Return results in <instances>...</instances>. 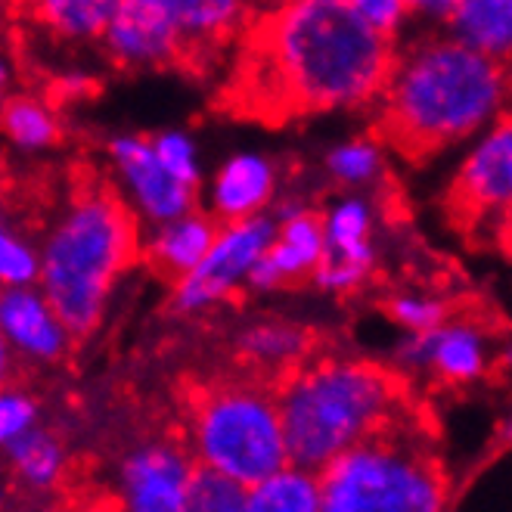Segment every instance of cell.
<instances>
[{
  "label": "cell",
  "mask_w": 512,
  "mask_h": 512,
  "mask_svg": "<svg viewBox=\"0 0 512 512\" xmlns=\"http://www.w3.org/2000/svg\"><path fill=\"white\" fill-rule=\"evenodd\" d=\"M376 212L364 196L345 193L320 215L323 227V258L314 270V283L323 292H354L373 274Z\"/></svg>",
  "instance_id": "obj_8"
},
{
  "label": "cell",
  "mask_w": 512,
  "mask_h": 512,
  "mask_svg": "<svg viewBox=\"0 0 512 512\" xmlns=\"http://www.w3.org/2000/svg\"><path fill=\"white\" fill-rule=\"evenodd\" d=\"M115 10V0H50L41 4V19L63 38H100Z\"/></svg>",
  "instance_id": "obj_24"
},
{
  "label": "cell",
  "mask_w": 512,
  "mask_h": 512,
  "mask_svg": "<svg viewBox=\"0 0 512 512\" xmlns=\"http://www.w3.org/2000/svg\"><path fill=\"white\" fill-rule=\"evenodd\" d=\"M382 146L370 137L345 140L329 149L326 156V171L333 174L336 184L342 187H367L382 174Z\"/></svg>",
  "instance_id": "obj_25"
},
{
  "label": "cell",
  "mask_w": 512,
  "mask_h": 512,
  "mask_svg": "<svg viewBox=\"0 0 512 512\" xmlns=\"http://www.w3.org/2000/svg\"><path fill=\"white\" fill-rule=\"evenodd\" d=\"M401 367L432 370L450 385H466L494 367V339L472 320H444L432 333L407 336L398 348Z\"/></svg>",
  "instance_id": "obj_12"
},
{
  "label": "cell",
  "mask_w": 512,
  "mask_h": 512,
  "mask_svg": "<svg viewBox=\"0 0 512 512\" xmlns=\"http://www.w3.org/2000/svg\"><path fill=\"white\" fill-rule=\"evenodd\" d=\"M190 457L246 491L289 466L274 388L252 379L202 385L190 407Z\"/></svg>",
  "instance_id": "obj_6"
},
{
  "label": "cell",
  "mask_w": 512,
  "mask_h": 512,
  "mask_svg": "<svg viewBox=\"0 0 512 512\" xmlns=\"http://www.w3.org/2000/svg\"><path fill=\"white\" fill-rule=\"evenodd\" d=\"M7 460L13 463L16 475L25 481L28 488H53L59 475L66 469V450L59 444V438L41 426H35L32 432H25L22 438H16L10 447H4Z\"/></svg>",
  "instance_id": "obj_21"
},
{
  "label": "cell",
  "mask_w": 512,
  "mask_h": 512,
  "mask_svg": "<svg viewBox=\"0 0 512 512\" xmlns=\"http://www.w3.org/2000/svg\"><path fill=\"white\" fill-rule=\"evenodd\" d=\"M109 162L122 184V202L137 221L159 227L196 208V190L159 165L149 149V137H115L109 143Z\"/></svg>",
  "instance_id": "obj_9"
},
{
  "label": "cell",
  "mask_w": 512,
  "mask_h": 512,
  "mask_svg": "<svg viewBox=\"0 0 512 512\" xmlns=\"http://www.w3.org/2000/svg\"><path fill=\"white\" fill-rule=\"evenodd\" d=\"M7 84H10V63H7L4 56H0V90H4Z\"/></svg>",
  "instance_id": "obj_33"
},
{
  "label": "cell",
  "mask_w": 512,
  "mask_h": 512,
  "mask_svg": "<svg viewBox=\"0 0 512 512\" xmlns=\"http://www.w3.org/2000/svg\"><path fill=\"white\" fill-rule=\"evenodd\" d=\"M218 227L221 224L212 215L193 208L187 215L153 227V236L146 239L143 252L159 274L177 283V280H184L190 270H196L199 261L208 255V249H212L218 236Z\"/></svg>",
  "instance_id": "obj_17"
},
{
  "label": "cell",
  "mask_w": 512,
  "mask_h": 512,
  "mask_svg": "<svg viewBox=\"0 0 512 512\" xmlns=\"http://www.w3.org/2000/svg\"><path fill=\"white\" fill-rule=\"evenodd\" d=\"M320 258H323L320 212L305 208L301 215L277 224L274 243L267 246L261 261L252 267L246 286L255 292H277L289 283L314 277Z\"/></svg>",
  "instance_id": "obj_15"
},
{
  "label": "cell",
  "mask_w": 512,
  "mask_h": 512,
  "mask_svg": "<svg viewBox=\"0 0 512 512\" xmlns=\"http://www.w3.org/2000/svg\"><path fill=\"white\" fill-rule=\"evenodd\" d=\"M320 512H447V472L426 435L404 423L351 447L317 472Z\"/></svg>",
  "instance_id": "obj_5"
},
{
  "label": "cell",
  "mask_w": 512,
  "mask_h": 512,
  "mask_svg": "<svg viewBox=\"0 0 512 512\" xmlns=\"http://www.w3.org/2000/svg\"><path fill=\"white\" fill-rule=\"evenodd\" d=\"M277 410L289 466L320 472L404 413L398 373L357 357H323L280 376Z\"/></svg>",
  "instance_id": "obj_3"
},
{
  "label": "cell",
  "mask_w": 512,
  "mask_h": 512,
  "mask_svg": "<svg viewBox=\"0 0 512 512\" xmlns=\"http://www.w3.org/2000/svg\"><path fill=\"white\" fill-rule=\"evenodd\" d=\"M506 63L450 38H432L395 56L382 87V134L410 159L488 131L503 118Z\"/></svg>",
  "instance_id": "obj_2"
},
{
  "label": "cell",
  "mask_w": 512,
  "mask_h": 512,
  "mask_svg": "<svg viewBox=\"0 0 512 512\" xmlns=\"http://www.w3.org/2000/svg\"><path fill=\"white\" fill-rule=\"evenodd\" d=\"M149 149L159 159L162 168H168L180 184H187L199 190L202 184V168H199V153L190 134L184 131H162L156 137H149Z\"/></svg>",
  "instance_id": "obj_28"
},
{
  "label": "cell",
  "mask_w": 512,
  "mask_h": 512,
  "mask_svg": "<svg viewBox=\"0 0 512 512\" xmlns=\"http://www.w3.org/2000/svg\"><path fill=\"white\" fill-rule=\"evenodd\" d=\"M165 7L184 41L221 38L246 16V10L233 0H165Z\"/></svg>",
  "instance_id": "obj_22"
},
{
  "label": "cell",
  "mask_w": 512,
  "mask_h": 512,
  "mask_svg": "<svg viewBox=\"0 0 512 512\" xmlns=\"http://www.w3.org/2000/svg\"><path fill=\"white\" fill-rule=\"evenodd\" d=\"M0 128L19 149H47L59 140V122L41 100L13 97L0 109Z\"/></svg>",
  "instance_id": "obj_23"
},
{
  "label": "cell",
  "mask_w": 512,
  "mask_h": 512,
  "mask_svg": "<svg viewBox=\"0 0 512 512\" xmlns=\"http://www.w3.org/2000/svg\"><path fill=\"white\" fill-rule=\"evenodd\" d=\"M277 196V165L261 153H236L230 156L215 180L208 199L218 224H236L258 215H267V205Z\"/></svg>",
  "instance_id": "obj_16"
},
{
  "label": "cell",
  "mask_w": 512,
  "mask_h": 512,
  "mask_svg": "<svg viewBox=\"0 0 512 512\" xmlns=\"http://www.w3.org/2000/svg\"><path fill=\"white\" fill-rule=\"evenodd\" d=\"M140 255V221L112 187H84L38 249V289L75 339L100 326L109 295Z\"/></svg>",
  "instance_id": "obj_4"
},
{
  "label": "cell",
  "mask_w": 512,
  "mask_h": 512,
  "mask_svg": "<svg viewBox=\"0 0 512 512\" xmlns=\"http://www.w3.org/2000/svg\"><path fill=\"white\" fill-rule=\"evenodd\" d=\"M13 373H16V357H13V351L7 348V342L0 339V388H7V385H10Z\"/></svg>",
  "instance_id": "obj_32"
},
{
  "label": "cell",
  "mask_w": 512,
  "mask_h": 512,
  "mask_svg": "<svg viewBox=\"0 0 512 512\" xmlns=\"http://www.w3.org/2000/svg\"><path fill=\"white\" fill-rule=\"evenodd\" d=\"M4 497H7V491H4V485H0V506H4Z\"/></svg>",
  "instance_id": "obj_34"
},
{
  "label": "cell",
  "mask_w": 512,
  "mask_h": 512,
  "mask_svg": "<svg viewBox=\"0 0 512 512\" xmlns=\"http://www.w3.org/2000/svg\"><path fill=\"white\" fill-rule=\"evenodd\" d=\"M388 314H391V320H398L410 336H416V333H432L435 326H441L444 320H450L447 305H444L441 298L413 295V292L391 298Z\"/></svg>",
  "instance_id": "obj_29"
},
{
  "label": "cell",
  "mask_w": 512,
  "mask_h": 512,
  "mask_svg": "<svg viewBox=\"0 0 512 512\" xmlns=\"http://www.w3.org/2000/svg\"><path fill=\"white\" fill-rule=\"evenodd\" d=\"M348 4L357 13V19L385 41H395L401 25L413 13V7L404 4V0H348Z\"/></svg>",
  "instance_id": "obj_31"
},
{
  "label": "cell",
  "mask_w": 512,
  "mask_h": 512,
  "mask_svg": "<svg viewBox=\"0 0 512 512\" xmlns=\"http://www.w3.org/2000/svg\"><path fill=\"white\" fill-rule=\"evenodd\" d=\"M38 426V404L28 391L7 385L0 388V450Z\"/></svg>",
  "instance_id": "obj_30"
},
{
  "label": "cell",
  "mask_w": 512,
  "mask_h": 512,
  "mask_svg": "<svg viewBox=\"0 0 512 512\" xmlns=\"http://www.w3.org/2000/svg\"><path fill=\"white\" fill-rule=\"evenodd\" d=\"M277 236V221L258 215L249 221L221 224L208 255L184 280L174 283L171 308L177 314H199L212 305H221L239 286H246L252 267L261 261L267 246Z\"/></svg>",
  "instance_id": "obj_7"
},
{
  "label": "cell",
  "mask_w": 512,
  "mask_h": 512,
  "mask_svg": "<svg viewBox=\"0 0 512 512\" xmlns=\"http://www.w3.org/2000/svg\"><path fill=\"white\" fill-rule=\"evenodd\" d=\"M395 56L348 0H298L255 22L246 94L274 115L357 109L379 100Z\"/></svg>",
  "instance_id": "obj_1"
},
{
  "label": "cell",
  "mask_w": 512,
  "mask_h": 512,
  "mask_svg": "<svg viewBox=\"0 0 512 512\" xmlns=\"http://www.w3.org/2000/svg\"><path fill=\"white\" fill-rule=\"evenodd\" d=\"M246 512H320L317 472L283 466L246 491Z\"/></svg>",
  "instance_id": "obj_20"
},
{
  "label": "cell",
  "mask_w": 512,
  "mask_h": 512,
  "mask_svg": "<svg viewBox=\"0 0 512 512\" xmlns=\"http://www.w3.org/2000/svg\"><path fill=\"white\" fill-rule=\"evenodd\" d=\"M109 56L122 66H162L184 50L165 0H115L100 35Z\"/></svg>",
  "instance_id": "obj_13"
},
{
  "label": "cell",
  "mask_w": 512,
  "mask_h": 512,
  "mask_svg": "<svg viewBox=\"0 0 512 512\" xmlns=\"http://www.w3.org/2000/svg\"><path fill=\"white\" fill-rule=\"evenodd\" d=\"M512 199V125L509 118L497 122L481 134V140L472 146L466 156L450 205L454 212L475 230L481 221H506Z\"/></svg>",
  "instance_id": "obj_10"
},
{
  "label": "cell",
  "mask_w": 512,
  "mask_h": 512,
  "mask_svg": "<svg viewBox=\"0 0 512 512\" xmlns=\"http://www.w3.org/2000/svg\"><path fill=\"white\" fill-rule=\"evenodd\" d=\"M450 41L466 50L506 63L512 47V4L509 0H457L444 19Z\"/></svg>",
  "instance_id": "obj_18"
},
{
  "label": "cell",
  "mask_w": 512,
  "mask_h": 512,
  "mask_svg": "<svg viewBox=\"0 0 512 512\" xmlns=\"http://www.w3.org/2000/svg\"><path fill=\"white\" fill-rule=\"evenodd\" d=\"M0 339L7 342L13 357L38 364H53L72 348V336L38 286L0 289Z\"/></svg>",
  "instance_id": "obj_14"
},
{
  "label": "cell",
  "mask_w": 512,
  "mask_h": 512,
  "mask_svg": "<svg viewBox=\"0 0 512 512\" xmlns=\"http://www.w3.org/2000/svg\"><path fill=\"white\" fill-rule=\"evenodd\" d=\"M196 463L187 447L149 441L118 466V512H180Z\"/></svg>",
  "instance_id": "obj_11"
},
{
  "label": "cell",
  "mask_w": 512,
  "mask_h": 512,
  "mask_svg": "<svg viewBox=\"0 0 512 512\" xmlns=\"http://www.w3.org/2000/svg\"><path fill=\"white\" fill-rule=\"evenodd\" d=\"M180 512H246V488L196 466Z\"/></svg>",
  "instance_id": "obj_26"
},
{
  "label": "cell",
  "mask_w": 512,
  "mask_h": 512,
  "mask_svg": "<svg viewBox=\"0 0 512 512\" xmlns=\"http://www.w3.org/2000/svg\"><path fill=\"white\" fill-rule=\"evenodd\" d=\"M38 286V249L0 212V289Z\"/></svg>",
  "instance_id": "obj_27"
},
{
  "label": "cell",
  "mask_w": 512,
  "mask_h": 512,
  "mask_svg": "<svg viewBox=\"0 0 512 512\" xmlns=\"http://www.w3.org/2000/svg\"><path fill=\"white\" fill-rule=\"evenodd\" d=\"M236 348L246 360H252L255 367H270V370L277 367L286 376L298 364H305L311 336L295 323L264 320V323H252L249 329H243L236 339Z\"/></svg>",
  "instance_id": "obj_19"
}]
</instances>
